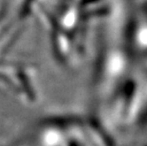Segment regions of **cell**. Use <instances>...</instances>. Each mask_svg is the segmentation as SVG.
Here are the masks:
<instances>
[{
  "label": "cell",
  "mask_w": 147,
  "mask_h": 146,
  "mask_svg": "<svg viewBox=\"0 0 147 146\" xmlns=\"http://www.w3.org/2000/svg\"><path fill=\"white\" fill-rule=\"evenodd\" d=\"M94 1H97V0H84L83 4H87V3H91V2H94Z\"/></svg>",
  "instance_id": "1"
}]
</instances>
